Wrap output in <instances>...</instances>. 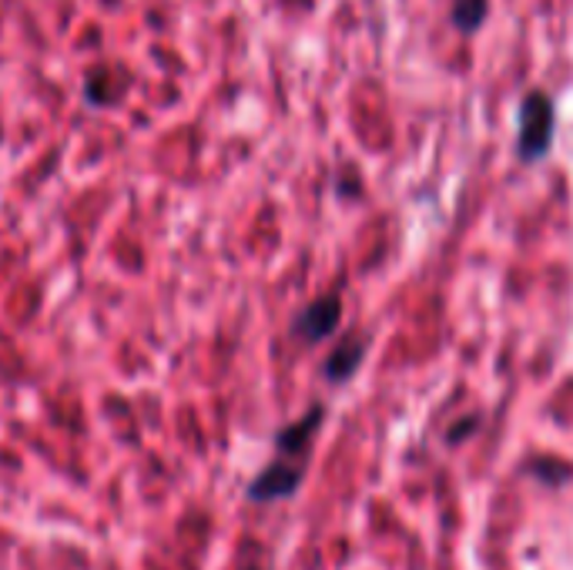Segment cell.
Listing matches in <instances>:
<instances>
[{"mask_svg":"<svg viewBox=\"0 0 573 570\" xmlns=\"http://www.w3.org/2000/svg\"><path fill=\"white\" fill-rule=\"evenodd\" d=\"M557 135V105L547 91H530L519 105V135H516V154L524 165H537L553 151Z\"/></svg>","mask_w":573,"mask_h":570,"instance_id":"6da1fadb","label":"cell"},{"mask_svg":"<svg viewBox=\"0 0 573 570\" xmlns=\"http://www.w3.org/2000/svg\"><path fill=\"white\" fill-rule=\"evenodd\" d=\"M342 323V295L339 292H329L316 302H308L305 309H299L295 319H292V336L316 346L323 339H329Z\"/></svg>","mask_w":573,"mask_h":570,"instance_id":"7a4b0ae2","label":"cell"},{"mask_svg":"<svg viewBox=\"0 0 573 570\" xmlns=\"http://www.w3.org/2000/svg\"><path fill=\"white\" fill-rule=\"evenodd\" d=\"M302 477H305V466H302V460L279 456L276 463H269L266 470L255 477V484L248 487V497H252V500H258V503L285 500V497H292V493L302 487Z\"/></svg>","mask_w":573,"mask_h":570,"instance_id":"3957f363","label":"cell"},{"mask_svg":"<svg viewBox=\"0 0 573 570\" xmlns=\"http://www.w3.org/2000/svg\"><path fill=\"white\" fill-rule=\"evenodd\" d=\"M323 417H326V409H323V406H312L302 420H295L292 427L279 430V437H276V450H279V456L305 460L308 443L316 440V433H319V427H323Z\"/></svg>","mask_w":573,"mask_h":570,"instance_id":"277c9868","label":"cell"},{"mask_svg":"<svg viewBox=\"0 0 573 570\" xmlns=\"http://www.w3.org/2000/svg\"><path fill=\"white\" fill-rule=\"evenodd\" d=\"M366 349H370V339L359 336V333H349L346 339H339L332 356L326 359V380L349 383L355 376V370L362 367V359H366Z\"/></svg>","mask_w":573,"mask_h":570,"instance_id":"5b68a950","label":"cell"},{"mask_svg":"<svg viewBox=\"0 0 573 570\" xmlns=\"http://www.w3.org/2000/svg\"><path fill=\"white\" fill-rule=\"evenodd\" d=\"M487 14H490L487 0H456V4H453V24H456V31H463V34L480 31L483 21H487Z\"/></svg>","mask_w":573,"mask_h":570,"instance_id":"8992f818","label":"cell"},{"mask_svg":"<svg viewBox=\"0 0 573 570\" xmlns=\"http://www.w3.org/2000/svg\"><path fill=\"white\" fill-rule=\"evenodd\" d=\"M477 423H480L477 417H470V420H463V423H456V427L449 430V443H459L463 437H470V433L477 430Z\"/></svg>","mask_w":573,"mask_h":570,"instance_id":"52a82bcc","label":"cell"}]
</instances>
